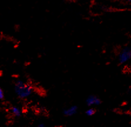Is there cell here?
I'll return each mask as SVG.
<instances>
[{
	"instance_id": "cell-4",
	"label": "cell",
	"mask_w": 131,
	"mask_h": 127,
	"mask_svg": "<svg viewBox=\"0 0 131 127\" xmlns=\"http://www.w3.org/2000/svg\"><path fill=\"white\" fill-rule=\"evenodd\" d=\"M78 107L77 105H71L63 110V115L65 117H70L76 115L78 112Z\"/></svg>"
},
{
	"instance_id": "cell-9",
	"label": "cell",
	"mask_w": 131,
	"mask_h": 127,
	"mask_svg": "<svg viewBox=\"0 0 131 127\" xmlns=\"http://www.w3.org/2000/svg\"><path fill=\"white\" fill-rule=\"evenodd\" d=\"M126 1H128V2H129V3H131V0H126Z\"/></svg>"
},
{
	"instance_id": "cell-7",
	"label": "cell",
	"mask_w": 131,
	"mask_h": 127,
	"mask_svg": "<svg viewBox=\"0 0 131 127\" xmlns=\"http://www.w3.org/2000/svg\"><path fill=\"white\" fill-rule=\"evenodd\" d=\"M5 98V95H4V92L1 87H0V101H3L4 100Z\"/></svg>"
},
{
	"instance_id": "cell-8",
	"label": "cell",
	"mask_w": 131,
	"mask_h": 127,
	"mask_svg": "<svg viewBox=\"0 0 131 127\" xmlns=\"http://www.w3.org/2000/svg\"><path fill=\"white\" fill-rule=\"evenodd\" d=\"M38 127H45V124H43V123H39V124L38 125Z\"/></svg>"
},
{
	"instance_id": "cell-1",
	"label": "cell",
	"mask_w": 131,
	"mask_h": 127,
	"mask_svg": "<svg viewBox=\"0 0 131 127\" xmlns=\"http://www.w3.org/2000/svg\"><path fill=\"white\" fill-rule=\"evenodd\" d=\"M14 90L17 97L19 99H26L31 96L33 92V88L30 84L21 79L15 81Z\"/></svg>"
},
{
	"instance_id": "cell-3",
	"label": "cell",
	"mask_w": 131,
	"mask_h": 127,
	"mask_svg": "<svg viewBox=\"0 0 131 127\" xmlns=\"http://www.w3.org/2000/svg\"><path fill=\"white\" fill-rule=\"evenodd\" d=\"M86 105L88 107L98 106L102 103V101L98 96L95 95H90L87 97L85 101Z\"/></svg>"
},
{
	"instance_id": "cell-6",
	"label": "cell",
	"mask_w": 131,
	"mask_h": 127,
	"mask_svg": "<svg viewBox=\"0 0 131 127\" xmlns=\"http://www.w3.org/2000/svg\"><path fill=\"white\" fill-rule=\"evenodd\" d=\"M96 113V110L94 108H88L86 111H85V114L88 117H91Z\"/></svg>"
},
{
	"instance_id": "cell-2",
	"label": "cell",
	"mask_w": 131,
	"mask_h": 127,
	"mask_svg": "<svg viewBox=\"0 0 131 127\" xmlns=\"http://www.w3.org/2000/svg\"><path fill=\"white\" fill-rule=\"evenodd\" d=\"M131 59V48L126 47L120 51L118 55V61L120 64L126 63Z\"/></svg>"
},
{
	"instance_id": "cell-5",
	"label": "cell",
	"mask_w": 131,
	"mask_h": 127,
	"mask_svg": "<svg viewBox=\"0 0 131 127\" xmlns=\"http://www.w3.org/2000/svg\"><path fill=\"white\" fill-rule=\"evenodd\" d=\"M11 112L15 118H19L23 114V112L18 107L13 106L11 108Z\"/></svg>"
}]
</instances>
